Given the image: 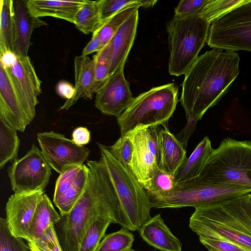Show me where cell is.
I'll return each instance as SVG.
<instances>
[{
  "instance_id": "44dd1931",
  "label": "cell",
  "mask_w": 251,
  "mask_h": 251,
  "mask_svg": "<svg viewBox=\"0 0 251 251\" xmlns=\"http://www.w3.org/2000/svg\"><path fill=\"white\" fill-rule=\"evenodd\" d=\"M138 231L144 241L161 251H182V243L166 225L160 214L151 217Z\"/></svg>"
},
{
  "instance_id": "7402d4cb",
  "label": "cell",
  "mask_w": 251,
  "mask_h": 251,
  "mask_svg": "<svg viewBox=\"0 0 251 251\" xmlns=\"http://www.w3.org/2000/svg\"><path fill=\"white\" fill-rule=\"evenodd\" d=\"M75 75V93L74 97L60 107L59 110H68L82 98L92 99L95 82L93 59L82 55L74 59Z\"/></svg>"
},
{
  "instance_id": "ba28073f",
  "label": "cell",
  "mask_w": 251,
  "mask_h": 251,
  "mask_svg": "<svg viewBox=\"0 0 251 251\" xmlns=\"http://www.w3.org/2000/svg\"><path fill=\"white\" fill-rule=\"evenodd\" d=\"M251 193V187L211 183L194 178L175 184L171 191L148 195L152 208H195Z\"/></svg>"
},
{
  "instance_id": "f546056e",
  "label": "cell",
  "mask_w": 251,
  "mask_h": 251,
  "mask_svg": "<svg viewBox=\"0 0 251 251\" xmlns=\"http://www.w3.org/2000/svg\"><path fill=\"white\" fill-rule=\"evenodd\" d=\"M112 56V50L109 43L93 56L95 72V82L93 86L94 93L110 76Z\"/></svg>"
},
{
  "instance_id": "5bb4252c",
  "label": "cell",
  "mask_w": 251,
  "mask_h": 251,
  "mask_svg": "<svg viewBox=\"0 0 251 251\" xmlns=\"http://www.w3.org/2000/svg\"><path fill=\"white\" fill-rule=\"evenodd\" d=\"M96 93L95 107L103 114L117 118L134 98L125 77L124 70L111 75Z\"/></svg>"
},
{
  "instance_id": "7a4b0ae2",
  "label": "cell",
  "mask_w": 251,
  "mask_h": 251,
  "mask_svg": "<svg viewBox=\"0 0 251 251\" xmlns=\"http://www.w3.org/2000/svg\"><path fill=\"white\" fill-rule=\"evenodd\" d=\"M89 176L85 189L70 212L60 215L54 225L63 251H79L81 241L92 224L105 219L121 225L120 202L107 168L99 160H88Z\"/></svg>"
},
{
  "instance_id": "5b68a950",
  "label": "cell",
  "mask_w": 251,
  "mask_h": 251,
  "mask_svg": "<svg viewBox=\"0 0 251 251\" xmlns=\"http://www.w3.org/2000/svg\"><path fill=\"white\" fill-rule=\"evenodd\" d=\"M196 178L211 183L251 187V141L224 139Z\"/></svg>"
},
{
  "instance_id": "d590c367",
  "label": "cell",
  "mask_w": 251,
  "mask_h": 251,
  "mask_svg": "<svg viewBox=\"0 0 251 251\" xmlns=\"http://www.w3.org/2000/svg\"><path fill=\"white\" fill-rule=\"evenodd\" d=\"M24 239L16 237L11 232L5 218L0 219V251H28Z\"/></svg>"
},
{
  "instance_id": "277c9868",
  "label": "cell",
  "mask_w": 251,
  "mask_h": 251,
  "mask_svg": "<svg viewBox=\"0 0 251 251\" xmlns=\"http://www.w3.org/2000/svg\"><path fill=\"white\" fill-rule=\"evenodd\" d=\"M100 159L105 164L121 205V226L130 231L139 230L151 218L149 197L129 168L118 161L108 147L97 143Z\"/></svg>"
},
{
  "instance_id": "7dc6e473",
  "label": "cell",
  "mask_w": 251,
  "mask_h": 251,
  "mask_svg": "<svg viewBox=\"0 0 251 251\" xmlns=\"http://www.w3.org/2000/svg\"><path fill=\"white\" fill-rule=\"evenodd\" d=\"M206 248L208 249V250L209 251H215L214 250H213V249H212L211 248L208 247V248Z\"/></svg>"
},
{
  "instance_id": "f1b7e54d",
  "label": "cell",
  "mask_w": 251,
  "mask_h": 251,
  "mask_svg": "<svg viewBox=\"0 0 251 251\" xmlns=\"http://www.w3.org/2000/svg\"><path fill=\"white\" fill-rule=\"evenodd\" d=\"M134 238L128 229L123 227L104 237L96 251H126L131 248Z\"/></svg>"
},
{
  "instance_id": "484cf974",
  "label": "cell",
  "mask_w": 251,
  "mask_h": 251,
  "mask_svg": "<svg viewBox=\"0 0 251 251\" xmlns=\"http://www.w3.org/2000/svg\"><path fill=\"white\" fill-rule=\"evenodd\" d=\"M102 0H85L77 12L74 24L85 34L93 33L102 25L101 5Z\"/></svg>"
},
{
  "instance_id": "9c48e42d",
  "label": "cell",
  "mask_w": 251,
  "mask_h": 251,
  "mask_svg": "<svg viewBox=\"0 0 251 251\" xmlns=\"http://www.w3.org/2000/svg\"><path fill=\"white\" fill-rule=\"evenodd\" d=\"M206 42L215 49L251 52V0H243L215 20Z\"/></svg>"
},
{
  "instance_id": "bcb514c9",
  "label": "cell",
  "mask_w": 251,
  "mask_h": 251,
  "mask_svg": "<svg viewBox=\"0 0 251 251\" xmlns=\"http://www.w3.org/2000/svg\"><path fill=\"white\" fill-rule=\"evenodd\" d=\"M126 251H136V250H134L132 249V248H130L128 250H126ZM156 251L155 250V251Z\"/></svg>"
},
{
  "instance_id": "83f0119b",
  "label": "cell",
  "mask_w": 251,
  "mask_h": 251,
  "mask_svg": "<svg viewBox=\"0 0 251 251\" xmlns=\"http://www.w3.org/2000/svg\"><path fill=\"white\" fill-rule=\"evenodd\" d=\"M20 140L17 130L0 119V168L17 159Z\"/></svg>"
},
{
  "instance_id": "74e56055",
  "label": "cell",
  "mask_w": 251,
  "mask_h": 251,
  "mask_svg": "<svg viewBox=\"0 0 251 251\" xmlns=\"http://www.w3.org/2000/svg\"><path fill=\"white\" fill-rule=\"evenodd\" d=\"M140 7H141L140 0H102L100 10L102 25L124 9Z\"/></svg>"
},
{
  "instance_id": "d6986e66",
  "label": "cell",
  "mask_w": 251,
  "mask_h": 251,
  "mask_svg": "<svg viewBox=\"0 0 251 251\" xmlns=\"http://www.w3.org/2000/svg\"><path fill=\"white\" fill-rule=\"evenodd\" d=\"M157 129L159 149L158 167L174 176L187 159L186 151L181 141L171 132L166 125Z\"/></svg>"
},
{
  "instance_id": "e575fe53",
  "label": "cell",
  "mask_w": 251,
  "mask_h": 251,
  "mask_svg": "<svg viewBox=\"0 0 251 251\" xmlns=\"http://www.w3.org/2000/svg\"><path fill=\"white\" fill-rule=\"evenodd\" d=\"M27 245L30 251H63L54 224L39 238L28 242Z\"/></svg>"
},
{
  "instance_id": "cb8c5ba5",
  "label": "cell",
  "mask_w": 251,
  "mask_h": 251,
  "mask_svg": "<svg viewBox=\"0 0 251 251\" xmlns=\"http://www.w3.org/2000/svg\"><path fill=\"white\" fill-rule=\"evenodd\" d=\"M213 150L208 137H204L174 176L176 184L197 177Z\"/></svg>"
},
{
  "instance_id": "ac0fdd59",
  "label": "cell",
  "mask_w": 251,
  "mask_h": 251,
  "mask_svg": "<svg viewBox=\"0 0 251 251\" xmlns=\"http://www.w3.org/2000/svg\"><path fill=\"white\" fill-rule=\"evenodd\" d=\"M14 21V40L13 51L17 56H28L33 30L47 23L33 16L27 5V0H13Z\"/></svg>"
},
{
  "instance_id": "ffe728a7",
  "label": "cell",
  "mask_w": 251,
  "mask_h": 251,
  "mask_svg": "<svg viewBox=\"0 0 251 251\" xmlns=\"http://www.w3.org/2000/svg\"><path fill=\"white\" fill-rule=\"evenodd\" d=\"M138 19L137 9L123 24L109 42L112 54L110 76L116 72L124 70L134 41Z\"/></svg>"
},
{
  "instance_id": "52a82bcc",
  "label": "cell",
  "mask_w": 251,
  "mask_h": 251,
  "mask_svg": "<svg viewBox=\"0 0 251 251\" xmlns=\"http://www.w3.org/2000/svg\"><path fill=\"white\" fill-rule=\"evenodd\" d=\"M210 24L199 15L180 18L174 16L167 25L171 75H185L207 42Z\"/></svg>"
},
{
  "instance_id": "e0dca14e",
  "label": "cell",
  "mask_w": 251,
  "mask_h": 251,
  "mask_svg": "<svg viewBox=\"0 0 251 251\" xmlns=\"http://www.w3.org/2000/svg\"><path fill=\"white\" fill-rule=\"evenodd\" d=\"M0 119L24 132L31 123L16 94L6 70L0 65Z\"/></svg>"
},
{
  "instance_id": "d4e9b609",
  "label": "cell",
  "mask_w": 251,
  "mask_h": 251,
  "mask_svg": "<svg viewBox=\"0 0 251 251\" xmlns=\"http://www.w3.org/2000/svg\"><path fill=\"white\" fill-rule=\"evenodd\" d=\"M61 218L55 209L48 196L44 193L39 201L29 226L31 240L39 238L52 224H56Z\"/></svg>"
},
{
  "instance_id": "d6a6232c",
  "label": "cell",
  "mask_w": 251,
  "mask_h": 251,
  "mask_svg": "<svg viewBox=\"0 0 251 251\" xmlns=\"http://www.w3.org/2000/svg\"><path fill=\"white\" fill-rule=\"evenodd\" d=\"M243 0H208L198 14L211 24Z\"/></svg>"
},
{
  "instance_id": "7c38bea8",
  "label": "cell",
  "mask_w": 251,
  "mask_h": 251,
  "mask_svg": "<svg viewBox=\"0 0 251 251\" xmlns=\"http://www.w3.org/2000/svg\"><path fill=\"white\" fill-rule=\"evenodd\" d=\"M157 126L137 128L128 133L133 144L130 169L145 189L159 161Z\"/></svg>"
},
{
  "instance_id": "60d3db41",
  "label": "cell",
  "mask_w": 251,
  "mask_h": 251,
  "mask_svg": "<svg viewBox=\"0 0 251 251\" xmlns=\"http://www.w3.org/2000/svg\"><path fill=\"white\" fill-rule=\"evenodd\" d=\"M72 140L80 146L88 144L91 140L90 131L85 127H77L73 131Z\"/></svg>"
},
{
  "instance_id": "3957f363",
  "label": "cell",
  "mask_w": 251,
  "mask_h": 251,
  "mask_svg": "<svg viewBox=\"0 0 251 251\" xmlns=\"http://www.w3.org/2000/svg\"><path fill=\"white\" fill-rule=\"evenodd\" d=\"M189 226L199 237L229 242L251 251V193L196 208Z\"/></svg>"
},
{
  "instance_id": "6da1fadb",
  "label": "cell",
  "mask_w": 251,
  "mask_h": 251,
  "mask_svg": "<svg viewBox=\"0 0 251 251\" xmlns=\"http://www.w3.org/2000/svg\"><path fill=\"white\" fill-rule=\"evenodd\" d=\"M239 61L235 51L213 49L199 56L184 75L180 101L187 119L181 141L185 147L197 122L219 101L237 77Z\"/></svg>"
},
{
  "instance_id": "4316f807",
  "label": "cell",
  "mask_w": 251,
  "mask_h": 251,
  "mask_svg": "<svg viewBox=\"0 0 251 251\" xmlns=\"http://www.w3.org/2000/svg\"><path fill=\"white\" fill-rule=\"evenodd\" d=\"M0 53L13 51L14 21L13 0H0Z\"/></svg>"
},
{
  "instance_id": "9a60e30c",
  "label": "cell",
  "mask_w": 251,
  "mask_h": 251,
  "mask_svg": "<svg viewBox=\"0 0 251 251\" xmlns=\"http://www.w3.org/2000/svg\"><path fill=\"white\" fill-rule=\"evenodd\" d=\"M44 193V190L14 193L9 197L5 206V219L13 235L27 242L31 241L30 224L36 207Z\"/></svg>"
},
{
  "instance_id": "1f68e13d",
  "label": "cell",
  "mask_w": 251,
  "mask_h": 251,
  "mask_svg": "<svg viewBox=\"0 0 251 251\" xmlns=\"http://www.w3.org/2000/svg\"><path fill=\"white\" fill-rule=\"evenodd\" d=\"M110 224V221L105 219L94 221L83 237L79 251H96Z\"/></svg>"
},
{
  "instance_id": "836d02e7",
  "label": "cell",
  "mask_w": 251,
  "mask_h": 251,
  "mask_svg": "<svg viewBox=\"0 0 251 251\" xmlns=\"http://www.w3.org/2000/svg\"><path fill=\"white\" fill-rule=\"evenodd\" d=\"M176 184L174 176L157 167L148 187L145 189L148 195H158L168 193Z\"/></svg>"
},
{
  "instance_id": "30bf717a",
  "label": "cell",
  "mask_w": 251,
  "mask_h": 251,
  "mask_svg": "<svg viewBox=\"0 0 251 251\" xmlns=\"http://www.w3.org/2000/svg\"><path fill=\"white\" fill-rule=\"evenodd\" d=\"M51 168L41 150L33 144L22 157L15 160L7 170L14 193L44 190L51 175Z\"/></svg>"
},
{
  "instance_id": "7bdbcfd3",
  "label": "cell",
  "mask_w": 251,
  "mask_h": 251,
  "mask_svg": "<svg viewBox=\"0 0 251 251\" xmlns=\"http://www.w3.org/2000/svg\"><path fill=\"white\" fill-rule=\"evenodd\" d=\"M102 47L100 38L96 33H93L91 40L83 49L82 55L88 56L95 52H98L101 50Z\"/></svg>"
},
{
  "instance_id": "8992f818",
  "label": "cell",
  "mask_w": 251,
  "mask_h": 251,
  "mask_svg": "<svg viewBox=\"0 0 251 251\" xmlns=\"http://www.w3.org/2000/svg\"><path fill=\"white\" fill-rule=\"evenodd\" d=\"M178 102V88L174 83L153 87L134 98L117 118L121 136L140 127L166 125Z\"/></svg>"
},
{
  "instance_id": "4fadbf2b",
  "label": "cell",
  "mask_w": 251,
  "mask_h": 251,
  "mask_svg": "<svg viewBox=\"0 0 251 251\" xmlns=\"http://www.w3.org/2000/svg\"><path fill=\"white\" fill-rule=\"evenodd\" d=\"M16 94L31 122L36 114L41 81L28 56H18L16 62L5 69Z\"/></svg>"
},
{
  "instance_id": "8d00e7d4",
  "label": "cell",
  "mask_w": 251,
  "mask_h": 251,
  "mask_svg": "<svg viewBox=\"0 0 251 251\" xmlns=\"http://www.w3.org/2000/svg\"><path fill=\"white\" fill-rule=\"evenodd\" d=\"M108 149L113 155L120 162L129 168L133 153V144L128 134L121 136Z\"/></svg>"
},
{
  "instance_id": "8fae6325",
  "label": "cell",
  "mask_w": 251,
  "mask_h": 251,
  "mask_svg": "<svg viewBox=\"0 0 251 251\" xmlns=\"http://www.w3.org/2000/svg\"><path fill=\"white\" fill-rule=\"evenodd\" d=\"M37 139L41 152L51 168L59 174L87 160L90 150L53 131L39 132Z\"/></svg>"
},
{
  "instance_id": "f6af8a7d",
  "label": "cell",
  "mask_w": 251,
  "mask_h": 251,
  "mask_svg": "<svg viewBox=\"0 0 251 251\" xmlns=\"http://www.w3.org/2000/svg\"><path fill=\"white\" fill-rule=\"evenodd\" d=\"M141 6L144 7H152L155 4L156 0H140Z\"/></svg>"
},
{
  "instance_id": "2e32d148",
  "label": "cell",
  "mask_w": 251,
  "mask_h": 251,
  "mask_svg": "<svg viewBox=\"0 0 251 251\" xmlns=\"http://www.w3.org/2000/svg\"><path fill=\"white\" fill-rule=\"evenodd\" d=\"M86 165L70 167L59 174L55 185L53 201L60 215L70 212L83 193L89 176Z\"/></svg>"
},
{
  "instance_id": "ee69618b",
  "label": "cell",
  "mask_w": 251,
  "mask_h": 251,
  "mask_svg": "<svg viewBox=\"0 0 251 251\" xmlns=\"http://www.w3.org/2000/svg\"><path fill=\"white\" fill-rule=\"evenodd\" d=\"M0 54V65L4 69L12 67L17 61L18 56L11 50Z\"/></svg>"
},
{
  "instance_id": "ab89813d",
  "label": "cell",
  "mask_w": 251,
  "mask_h": 251,
  "mask_svg": "<svg viewBox=\"0 0 251 251\" xmlns=\"http://www.w3.org/2000/svg\"><path fill=\"white\" fill-rule=\"evenodd\" d=\"M200 242L206 248H211L215 251H249L244 248L229 242L199 237Z\"/></svg>"
},
{
  "instance_id": "603a6c76",
  "label": "cell",
  "mask_w": 251,
  "mask_h": 251,
  "mask_svg": "<svg viewBox=\"0 0 251 251\" xmlns=\"http://www.w3.org/2000/svg\"><path fill=\"white\" fill-rule=\"evenodd\" d=\"M85 0H27L31 14L37 18L52 17L74 24L77 12Z\"/></svg>"
},
{
  "instance_id": "f35d334b",
  "label": "cell",
  "mask_w": 251,
  "mask_h": 251,
  "mask_svg": "<svg viewBox=\"0 0 251 251\" xmlns=\"http://www.w3.org/2000/svg\"><path fill=\"white\" fill-rule=\"evenodd\" d=\"M207 0H180L175 9V16L184 18L198 15Z\"/></svg>"
},
{
  "instance_id": "4dcf8cb0",
  "label": "cell",
  "mask_w": 251,
  "mask_h": 251,
  "mask_svg": "<svg viewBox=\"0 0 251 251\" xmlns=\"http://www.w3.org/2000/svg\"><path fill=\"white\" fill-rule=\"evenodd\" d=\"M137 9V7H130L120 11L94 32L98 34L102 48L110 41L123 24Z\"/></svg>"
},
{
  "instance_id": "b9f144b4",
  "label": "cell",
  "mask_w": 251,
  "mask_h": 251,
  "mask_svg": "<svg viewBox=\"0 0 251 251\" xmlns=\"http://www.w3.org/2000/svg\"><path fill=\"white\" fill-rule=\"evenodd\" d=\"M56 91L58 95L68 100L74 97L75 93V88L69 82L61 80L57 83Z\"/></svg>"
}]
</instances>
